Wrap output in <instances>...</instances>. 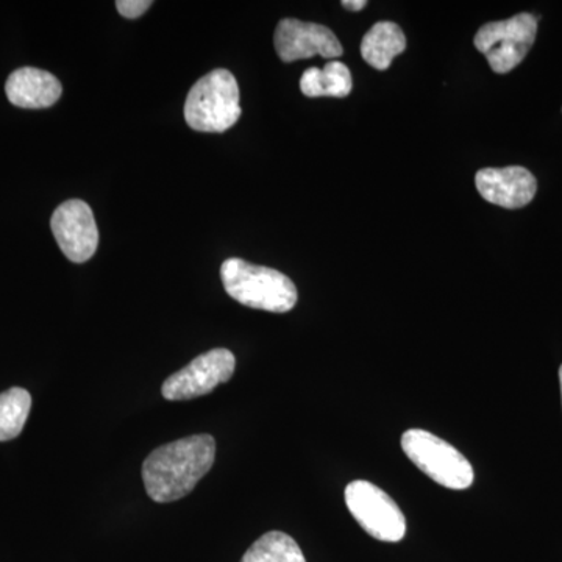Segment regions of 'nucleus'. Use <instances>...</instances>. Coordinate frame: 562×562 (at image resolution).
<instances>
[{
	"label": "nucleus",
	"instance_id": "nucleus-14",
	"mask_svg": "<svg viewBox=\"0 0 562 562\" xmlns=\"http://www.w3.org/2000/svg\"><path fill=\"white\" fill-rule=\"evenodd\" d=\"M241 562H306L299 543L286 532L269 531L247 550Z\"/></svg>",
	"mask_w": 562,
	"mask_h": 562
},
{
	"label": "nucleus",
	"instance_id": "nucleus-3",
	"mask_svg": "<svg viewBox=\"0 0 562 562\" xmlns=\"http://www.w3.org/2000/svg\"><path fill=\"white\" fill-rule=\"evenodd\" d=\"M241 116L239 87L227 69H214L195 81L184 102V120L194 131L222 133Z\"/></svg>",
	"mask_w": 562,
	"mask_h": 562
},
{
	"label": "nucleus",
	"instance_id": "nucleus-13",
	"mask_svg": "<svg viewBox=\"0 0 562 562\" xmlns=\"http://www.w3.org/2000/svg\"><path fill=\"white\" fill-rule=\"evenodd\" d=\"M353 88L350 69L338 60L325 68H310L303 72L301 90L306 98H347Z\"/></svg>",
	"mask_w": 562,
	"mask_h": 562
},
{
	"label": "nucleus",
	"instance_id": "nucleus-16",
	"mask_svg": "<svg viewBox=\"0 0 562 562\" xmlns=\"http://www.w3.org/2000/svg\"><path fill=\"white\" fill-rule=\"evenodd\" d=\"M151 3L154 2L150 0H117L116 7L122 16L127 20H136L150 9Z\"/></svg>",
	"mask_w": 562,
	"mask_h": 562
},
{
	"label": "nucleus",
	"instance_id": "nucleus-11",
	"mask_svg": "<svg viewBox=\"0 0 562 562\" xmlns=\"http://www.w3.org/2000/svg\"><path fill=\"white\" fill-rule=\"evenodd\" d=\"M9 101L20 109H49L61 98L60 80L47 70L21 68L5 83Z\"/></svg>",
	"mask_w": 562,
	"mask_h": 562
},
{
	"label": "nucleus",
	"instance_id": "nucleus-18",
	"mask_svg": "<svg viewBox=\"0 0 562 562\" xmlns=\"http://www.w3.org/2000/svg\"><path fill=\"white\" fill-rule=\"evenodd\" d=\"M560 384H561V397H562V366L560 368Z\"/></svg>",
	"mask_w": 562,
	"mask_h": 562
},
{
	"label": "nucleus",
	"instance_id": "nucleus-2",
	"mask_svg": "<svg viewBox=\"0 0 562 562\" xmlns=\"http://www.w3.org/2000/svg\"><path fill=\"white\" fill-rule=\"evenodd\" d=\"M221 279L227 294L249 308L288 313L297 303V288L276 269L231 258L222 265Z\"/></svg>",
	"mask_w": 562,
	"mask_h": 562
},
{
	"label": "nucleus",
	"instance_id": "nucleus-8",
	"mask_svg": "<svg viewBox=\"0 0 562 562\" xmlns=\"http://www.w3.org/2000/svg\"><path fill=\"white\" fill-rule=\"evenodd\" d=\"M52 233L66 258L72 262L91 260L99 246V231L91 206L79 199L61 203L52 214Z\"/></svg>",
	"mask_w": 562,
	"mask_h": 562
},
{
	"label": "nucleus",
	"instance_id": "nucleus-9",
	"mask_svg": "<svg viewBox=\"0 0 562 562\" xmlns=\"http://www.w3.org/2000/svg\"><path fill=\"white\" fill-rule=\"evenodd\" d=\"M281 61L292 63L321 57L331 60L341 57L342 46L335 33L325 25L299 20H281L273 36Z\"/></svg>",
	"mask_w": 562,
	"mask_h": 562
},
{
	"label": "nucleus",
	"instance_id": "nucleus-5",
	"mask_svg": "<svg viewBox=\"0 0 562 562\" xmlns=\"http://www.w3.org/2000/svg\"><path fill=\"white\" fill-rule=\"evenodd\" d=\"M536 35L538 18L520 13L509 20L487 22L476 32L473 44L486 57L494 72L508 74L527 57Z\"/></svg>",
	"mask_w": 562,
	"mask_h": 562
},
{
	"label": "nucleus",
	"instance_id": "nucleus-6",
	"mask_svg": "<svg viewBox=\"0 0 562 562\" xmlns=\"http://www.w3.org/2000/svg\"><path fill=\"white\" fill-rule=\"evenodd\" d=\"M346 503L362 530L383 542L405 538L406 520L397 503L375 484L357 480L346 487Z\"/></svg>",
	"mask_w": 562,
	"mask_h": 562
},
{
	"label": "nucleus",
	"instance_id": "nucleus-10",
	"mask_svg": "<svg viewBox=\"0 0 562 562\" xmlns=\"http://www.w3.org/2000/svg\"><path fill=\"white\" fill-rule=\"evenodd\" d=\"M475 184L484 201L508 210L527 206L538 191L535 176L522 166L480 169Z\"/></svg>",
	"mask_w": 562,
	"mask_h": 562
},
{
	"label": "nucleus",
	"instance_id": "nucleus-17",
	"mask_svg": "<svg viewBox=\"0 0 562 562\" xmlns=\"http://www.w3.org/2000/svg\"><path fill=\"white\" fill-rule=\"evenodd\" d=\"M342 7L344 9L350 10V11H361L364 9L366 5H368V2L366 0H344Z\"/></svg>",
	"mask_w": 562,
	"mask_h": 562
},
{
	"label": "nucleus",
	"instance_id": "nucleus-1",
	"mask_svg": "<svg viewBox=\"0 0 562 562\" xmlns=\"http://www.w3.org/2000/svg\"><path fill=\"white\" fill-rule=\"evenodd\" d=\"M216 441L210 435H194L158 447L143 464V480L154 502L169 503L187 497L211 471Z\"/></svg>",
	"mask_w": 562,
	"mask_h": 562
},
{
	"label": "nucleus",
	"instance_id": "nucleus-15",
	"mask_svg": "<svg viewBox=\"0 0 562 562\" xmlns=\"http://www.w3.org/2000/svg\"><path fill=\"white\" fill-rule=\"evenodd\" d=\"M31 408V394L22 387H11L0 394V442L21 435Z\"/></svg>",
	"mask_w": 562,
	"mask_h": 562
},
{
	"label": "nucleus",
	"instance_id": "nucleus-7",
	"mask_svg": "<svg viewBox=\"0 0 562 562\" xmlns=\"http://www.w3.org/2000/svg\"><path fill=\"white\" fill-rule=\"evenodd\" d=\"M235 368L236 358L231 350L206 351L166 380L161 387L162 397L173 402L202 397L220 384L227 383Z\"/></svg>",
	"mask_w": 562,
	"mask_h": 562
},
{
	"label": "nucleus",
	"instance_id": "nucleus-12",
	"mask_svg": "<svg viewBox=\"0 0 562 562\" xmlns=\"http://www.w3.org/2000/svg\"><path fill=\"white\" fill-rule=\"evenodd\" d=\"M405 49V33L395 22H376L361 41L362 58L369 66L379 70L390 68L392 60Z\"/></svg>",
	"mask_w": 562,
	"mask_h": 562
},
{
	"label": "nucleus",
	"instance_id": "nucleus-4",
	"mask_svg": "<svg viewBox=\"0 0 562 562\" xmlns=\"http://www.w3.org/2000/svg\"><path fill=\"white\" fill-rule=\"evenodd\" d=\"M402 449L409 461L432 482L454 491L472 486L475 473L471 462L452 443L432 432L419 428L403 432Z\"/></svg>",
	"mask_w": 562,
	"mask_h": 562
}]
</instances>
